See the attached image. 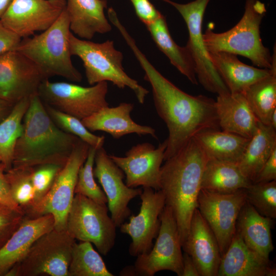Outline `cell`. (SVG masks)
I'll return each mask as SVG.
<instances>
[{
  "label": "cell",
  "mask_w": 276,
  "mask_h": 276,
  "mask_svg": "<svg viewBox=\"0 0 276 276\" xmlns=\"http://www.w3.org/2000/svg\"><path fill=\"white\" fill-rule=\"evenodd\" d=\"M6 171L5 165L0 162V203L14 209L23 211L13 200L11 196L5 174Z\"/></svg>",
  "instance_id": "41"
},
{
  "label": "cell",
  "mask_w": 276,
  "mask_h": 276,
  "mask_svg": "<svg viewBox=\"0 0 276 276\" xmlns=\"http://www.w3.org/2000/svg\"><path fill=\"white\" fill-rule=\"evenodd\" d=\"M63 166L57 164H48L33 167L31 178L35 191L34 207L49 192L58 173Z\"/></svg>",
  "instance_id": "38"
},
{
  "label": "cell",
  "mask_w": 276,
  "mask_h": 276,
  "mask_svg": "<svg viewBox=\"0 0 276 276\" xmlns=\"http://www.w3.org/2000/svg\"><path fill=\"white\" fill-rule=\"evenodd\" d=\"M246 193L247 201L261 215L276 218V180L251 183Z\"/></svg>",
  "instance_id": "37"
},
{
  "label": "cell",
  "mask_w": 276,
  "mask_h": 276,
  "mask_svg": "<svg viewBox=\"0 0 276 276\" xmlns=\"http://www.w3.org/2000/svg\"><path fill=\"white\" fill-rule=\"evenodd\" d=\"M22 125L14 149V167L48 164L63 166L80 140L54 123L37 94L30 98Z\"/></svg>",
  "instance_id": "3"
},
{
  "label": "cell",
  "mask_w": 276,
  "mask_h": 276,
  "mask_svg": "<svg viewBox=\"0 0 276 276\" xmlns=\"http://www.w3.org/2000/svg\"><path fill=\"white\" fill-rule=\"evenodd\" d=\"M209 159L237 163L250 138L220 129L202 131L193 137Z\"/></svg>",
  "instance_id": "30"
},
{
  "label": "cell",
  "mask_w": 276,
  "mask_h": 276,
  "mask_svg": "<svg viewBox=\"0 0 276 276\" xmlns=\"http://www.w3.org/2000/svg\"><path fill=\"white\" fill-rule=\"evenodd\" d=\"M64 8L50 0H14L0 21L21 38H26L49 28Z\"/></svg>",
  "instance_id": "18"
},
{
  "label": "cell",
  "mask_w": 276,
  "mask_h": 276,
  "mask_svg": "<svg viewBox=\"0 0 276 276\" xmlns=\"http://www.w3.org/2000/svg\"><path fill=\"white\" fill-rule=\"evenodd\" d=\"M266 12L265 4L260 1L245 0L243 16L232 29L222 33H215L210 27L205 30L203 38L206 50L241 55L259 68L270 69L272 55L263 45L260 31Z\"/></svg>",
  "instance_id": "5"
},
{
  "label": "cell",
  "mask_w": 276,
  "mask_h": 276,
  "mask_svg": "<svg viewBox=\"0 0 276 276\" xmlns=\"http://www.w3.org/2000/svg\"><path fill=\"white\" fill-rule=\"evenodd\" d=\"M55 220L50 214L30 218L26 216L18 228L0 249V276L18 263L33 243L42 235L54 228Z\"/></svg>",
  "instance_id": "20"
},
{
  "label": "cell",
  "mask_w": 276,
  "mask_h": 276,
  "mask_svg": "<svg viewBox=\"0 0 276 276\" xmlns=\"http://www.w3.org/2000/svg\"><path fill=\"white\" fill-rule=\"evenodd\" d=\"M33 167H14L6 171L11 196L26 216L35 205V191L32 182Z\"/></svg>",
  "instance_id": "34"
},
{
  "label": "cell",
  "mask_w": 276,
  "mask_h": 276,
  "mask_svg": "<svg viewBox=\"0 0 276 276\" xmlns=\"http://www.w3.org/2000/svg\"><path fill=\"white\" fill-rule=\"evenodd\" d=\"M215 70L231 94H243L252 84L268 76L271 70L255 67L226 52H208Z\"/></svg>",
  "instance_id": "25"
},
{
  "label": "cell",
  "mask_w": 276,
  "mask_h": 276,
  "mask_svg": "<svg viewBox=\"0 0 276 276\" xmlns=\"http://www.w3.org/2000/svg\"><path fill=\"white\" fill-rule=\"evenodd\" d=\"M21 38L6 28L0 21V54L15 50Z\"/></svg>",
  "instance_id": "43"
},
{
  "label": "cell",
  "mask_w": 276,
  "mask_h": 276,
  "mask_svg": "<svg viewBox=\"0 0 276 276\" xmlns=\"http://www.w3.org/2000/svg\"><path fill=\"white\" fill-rule=\"evenodd\" d=\"M107 91L106 81L84 87L47 79L39 86L37 95L44 104L82 120L108 106Z\"/></svg>",
  "instance_id": "9"
},
{
  "label": "cell",
  "mask_w": 276,
  "mask_h": 276,
  "mask_svg": "<svg viewBox=\"0 0 276 276\" xmlns=\"http://www.w3.org/2000/svg\"><path fill=\"white\" fill-rule=\"evenodd\" d=\"M142 200L137 215L130 216L128 222L120 226L121 233L128 235L132 239L129 254L133 257L148 253L153 247L160 225V215L165 206V198L161 190L143 188L140 195Z\"/></svg>",
  "instance_id": "15"
},
{
  "label": "cell",
  "mask_w": 276,
  "mask_h": 276,
  "mask_svg": "<svg viewBox=\"0 0 276 276\" xmlns=\"http://www.w3.org/2000/svg\"><path fill=\"white\" fill-rule=\"evenodd\" d=\"M269 126L276 130V109L271 114Z\"/></svg>",
  "instance_id": "48"
},
{
  "label": "cell",
  "mask_w": 276,
  "mask_h": 276,
  "mask_svg": "<svg viewBox=\"0 0 276 276\" xmlns=\"http://www.w3.org/2000/svg\"><path fill=\"white\" fill-rule=\"evenodd\" d=\"M121 275H136L133 266L125 267L120 272Z\"/></svg>",
  "instance_id": "47"
},
{
  "label": "cell",
  "mask_w": 276,
  "mask_h": 276,
  "mask_svg": "<svg viewBox=\"0 0 276 276\" xmlns=\"http://www.w3.org/2000/svg\"><path fill=\"white\" fill-rule=\"evenodd\" d=\"M75 242L65 229L54 228L39 237L5 276H68Z\"/></svg>",
  "instance_id": "7"
},
{
  "label": "cell",
  "mask_w": 276,
  "mask_h": 276,
  "mask_svg": "<svg viewBox=\"0 0 276 276\" xmlns=\"http://www.w3.org/2000/svg\"><path fill=\"white\" fill-rule=\"evenodd\" d=\"M89 147L80 139L49 192L27 217L33 218L50 214L54 218V228L65 229L67 216L75 194L78 172L86 159Z\"/></svg>",
  "instance_id": "10"
},
{
  "label": "cell",
  "mask_w": 276,
  "mask_h": 276,
  "mask_svg": "<svg viewBox=\"0 0 276 276\" xmlns=\"http://www.w3.org/2000/svg\"><path fill=\"white\" fill-rule=\"evenodd\" d=\"M92 243H74L68 269V276H113Z\"/></svg>",
  "instance_id": "33"
},
{
  "label": "cell",
  "mask_w": 276,
  "mask_h": 276,
  "mask_svg": "<svg viewBox=\"0 0 276 276\" xmlns=\"http://www.w3.org/2000/svg\"><path fill=\"white\" fill-rule=\"evenodd\" d=\"M94 168V177L101 184L107 198L108 208L117 227L130 216V201L140 196L143 189L128 187L123 181V171L113 162L105 150L96 151Z\"/></svg>",
  "instance_id": "17"
},
{
  "label": "cell",
  "mask_w": 276,
  "mask_h": 276,
  "mask_svg": "<svg viewBox=\"0 0 276 276\" xmlns=\"http://www.w3.org/2000/svg\"><path fill=\"white\" fill-rule=\"evenodd\" d=\"M130 1L137 17L145 26L153 22L162 14L149 0Z\"/></svg>",
  "instance_id": "40"
},
{
  "label": "cell",
  "mask_w": 276,
  "mask_h": 276,
  "mask_svg": "<svg viewBox=\"0 0 276 276\" xmlns=\"http://www.w3.org/2000/svg\"><path fill=\"white\" fill-rule=\"evenodd\" d=\"M246 201V189L231 194L200 190L197 208L216 237L221 257L236 233L237 218Z\"/></svg>",
  "instance_id": "13"
},
{
  "label": "cell",
  "mask_w": 276,
  "mask_h": 276,
  "mask_svg": "<svg viewBox=\"0 0 276 276\" xmlns=\"http://www.w3.org/2000/svg\"><path fill=\"white\" fill-rule=\"evenodd\" d=\"M45 109L54 123L63 131L74 135L87 143L90 147L98 150L105 142L104 136L93 134L80 120L63 112L49 105L44 104Z\"/></svg>",
  "instance_id": "35"
},
{
  "label": "cell",
  "mask_w": 276,
  "mask_h": 276,
  "mask_svg": "<svg viewBox=\"0 0 276 276\" xmlns=\"http://www.w3.org/2000/svg\"><path fill=\"white\" fill-rule=\"evenodd\" d=\"M194 261L200 276H217L221 258L216 237L197 208L182 246Z\"/></svg>",
  "instance_id": "19"
},
{
  "label": "cell",
  "mask_w": 276,
  "mask_h": 276,
  "mask_svg": "<svg viewBox=\"0 0 276 276\" xmlns=\"http://www.w3.org/2000/svg\"><path fill=\"white\" fill-rule=\"evenodd\" d=\"M47 78L38 67L18 51L0 54V99L15 104L37 94L41 82Z\"/></svg>",
  "instance_id": "14"
},
{
  "label": "cell",
  "mask_w": 276,
  "mask_h": 276,
  "mask_svg": "<svg viewBox=\"0 0 276 276\" xmlns=\"http://www.w3.org/2000/svg\"><path fill=\"white\" fill-rule=\"evenodd\" d=\"M107 6L106 0H66L71 31L86 40L109 32L111 26L104 13Z\"/></svg>",
  "instance_id": "23"
},
{
  "label": "cell",
  "mask_w": 276,
  "mask_h": 276,
  "mask_svg": "<svg viewBox=\"0 0 276 276\" xmlns=\"http://www.w3.org/2000/svg\"><path fill=\"white\" fill-rule=\"evenodd\" d=\"M270 74L250 85L243 93L258 120L269 126L276 109V48L273 47Z\"/></svg>",
  "instance_id": "31"
},
{
  "label": "cell",
  "mask_w": 276,
  "mask_h": 276,
  "mask_svg": "<svg viewBox=\"0 0 276 276\" xmlns=\"http://www.w3.org/2000/svg\"><path fill=\"white\" fill-rule=\"evenodd\" d=\"M181 276H200L196 265L187 252L182 254V272Z\"/></svg>",
  "instance_id": "44"
},
{
  "label": "cell",
  "mask_w": 276,
  "mask_h": 276,
  "mask_svg": "<svg viewBox=\"0 0 276 276\" xmlns=\"http://www.w3.org/2000/svg\"><path fill=\"white\" fill-rule=\"evenodd\" d=\"M272 219L261 215L247 201L236 223V232L246 245L264 260L269 261L273 250L271 227Z\"/></svg>",
  "instance_id": "26"
},
{
  "label": "cell",
  "mask_w": 276,
  "mask_h": 276,
  "mask_svg": "<svg viewBox=\"0 0 276 276\" xmlns=\"http://www.w3.org/2000/svg\"><path fill=\"white\" fill-rule=\"evenodd\" d=\"M209 158L193 137L160 169V189L165 205L175 218L181 247L198 206L203 171Z\"/></svg>",
  "instance_id": "2"
},
{
  "label": "cell",
  "mask_w": 276,
  "mask_h": 276,
  "mask_svg": "<svg viewBox=\"0 0 276 276\" xmlns=\"http://www.w3.org/2000/svg\"><path fill=\"white\" fill-rule=\"evenodd\" d=\"M71 33L69 17L64 8L49 28L40 34L21 38L15 50L33 62L46 78L58 76L80 82L82 74L71 59Z\"/></svg>",
  "instance_id": "4"
},
{
  "label": "cell",
  "mask_w": 276,
  "mask_h": 276,
  "mask_svg": "<svg viewBox=\"0 0 276 276\" xmlns=\"http://www.w3.org/2000/svg\"><path fill=\"white\" fill-rule=\"evenodd\" d=\"M14 0H0V18L5 13Z\"/></svg>",
  "instance_id": "46"
},
{
  "label": "cell",
  "mask_w": 276,
  "mask_h": 276,
  "mask_svg": "<svg viewBox=\"0 0 276 276\" xmlns=\"http://www.w3.org/2000/svg\"><path fill=\"white\" fill-rule=\"evenodd\" d=\"M120 33L143 69L144 79L152 87L157 113L167 127L169 135L164 160L175 155L198 133L220 129L215 100L181 90L153 66L126 28L121 29Z\"/></svg>",
  "instance_id": "1"
},
{
  "label": "cell",
  "mask_w": 276,
  "mask_h": 276,
  "mask_svg": "<svg viewBox=\"0 0 276 276\" xmlns=\"http://www.w3.org/2000/svg\"><path fill=\"white\" fill-rule=\"evenodd\" d=\"M275 148L276 130L259 122L236 164L252 183Z\"/></svg>",
  "instance_id": "29"
},
{
  "label": "cell",
  "mask_w": 276,
  "mask_h": 276,
  "mask_svg": "<svg viewBox=\"0 0 276 276\" xmlns=\"http://www.w3.org/2000/svg\"><path fill=\"white\" fill-rule=\"evenodd\" d=\"M252 182L236 163L208 159L204 167L201 189L219 194H231L247 188Z\"/></svg>",
  "instance_id": "28"
},
{
  "label": "cell",
  "mask_w": 276,
  "mask_h": 276,
  "mask_svg": "<svg viewBox=\"0 0 276 276\" xmlns=\"http://www.w3.org/2000/svg\"><path fill=\"white\" fill-rule=\"evenodd\" d=\"M14 104L0 99V122L11 112Z\"/></svg>",
  "instance_id": "45"
},
{
  "label": "cell",
  "mask_w": 276,
  "mask_h": 276,
  "mask_svg": "<svg viewBox=\"0 0 276 276\" xmlns=\"http://www.w3.org/2000/svg\"><path fill=\"white\" fill-rule=\"evenodd\" d=\"M25 213L0 203V249L26 217Z\"/></svg>",
  "instance_id": "39"
},
{
  "label": "cell",
  "mask_w": 276,
  "mask_h": 276,
  "mask_svg": "<svg viewBox=\"0 0 276 276\" xmlns=\"http://www.w3.org/2000/svg\"><path fill=\"white\" fill-rule=\"evenodd\" d=\"M174 7L185 20L189 32L186 44L195 63L197 79L207 91L218 95L229 93L212 63L204 45L202 30L203 16L210 0H195L179 4L171 0H161Z\"/></svg>",
  "instance_id": "11"
},
{
  "label": "cell",
  "mask_w": 276,
  "mask_h": 276,
  "mask_svg": "<svg viewBox=\"0 0 276 276\" xmlns=\"http://www.w3.org/2000/svg\"><path fill=\"white\" fill-rule=\"evenodd\" d=\"M96 151L89 146L86 159L78 172L75 194L85 196L100 204H106V196L94 178L93 170Z\"/></svg>",
  "instance_id": "36"
},
{
  "label": "cell",
  "mask_w": 276,
  "mask_h": 276,
  "mask_svg": "<svg viewBox=\"0 0 276 276\" xmlns=\"http://www.w3.org/2000/svg\"><path fill=\"white\" fill-rule=\"evenodd\" d=\"M178 227L171 209L165 205L154 245L147 254L138 255L134 264L136 275L153 276L162 270L182 275V253Z\"/></svg>",
  "instance_id": "12"
},
{
  "label": "cell",
  "mask_w": 276,
  "mask_h": 276,
  "mask_svg": "<svg viewBox=\"0 0 276 276\" xmlns=\"http://www.w3.org/2000/svg\"><path fill=\"white\" fill-rule=\"evenodd\" d=\"M167 147L165 140L157 148L149 143L132 147L125 156L109 155L126 176V185L130 188L160 189V169Z\"/></svg>",
  "instance_id": "16"
},
{
  "label": "cell",
  "mask_w": 276,
  "mask_h": 276,
  "mask_svg": "<svg viewBox=\"0 0 276 276\" xmlns=\"http://www.w3.org/2000/svg\"><path fill=\"white\" fill-rule=\"evenodd\" d=\"M30 101V98H26L16 103L9 114L0 122V162L6 171L12 167L15 145L22 132L23 119Z\"/></svg>",
  "instance_id": "32"
},
{
  "label": "cell",
  "mask_w": 276,
  "mask_h": 276,
  "mask_svg": "<svg viewBox=\"0 0 276 276\" xmlns=\"http://www.w3.org/2000/svg\"><path fill=\"white\" fill-rule=\"evenodd\" d=\"M276 180V148H275L252 183Z\"/></svg>",
  "instance_id": "42"
},
{
  "label": "cell",
  "mask_w": 276,
  "mask_h": 276,
  "mask_svg": "<svg viewBox=\"0 0 276 276\" xmlns=\"http://www.w3.org/2000/svg\"><path fill=\"white\" fill-rule=\"evenodd\" d=\"M50 1L58 3L64 7H65L66 6V0H50Z\"/></svg>",
  "instance_id": "49"
},
{
  "label": "cell",
  "mask_w": 276,
  "mask_h": 276,
  "mask_svg": "<svg viewBox=\"0 0 276 276\" xmlns=\"http://www.w3.org/2000/svg\"><path fill=\"white\" fill-rule=\"evenodd\" d=\"M70 44L72 56H78L82 60L90 85L110 81L121 89L128 87L134 92L140 103H144L149 91L125 73L123 54L116 49L112 40L94 42L80 39L71 32Z\"/></svg>",
  "instance_id": "6"
},
{
  "label": "cell",
  "mask_w": 276,
  "mask_h": 276,
  "mask_svg": "<svg viewBox=\"0 0 276 276\" xmlns=\"http://www.w3.org/2000/svg\"><path fill=\"white\" fill-rule=\"evenodd\" d=\"M133 107L132 103H121L114 107H104L81 121L90 131H104L114 139L136 133L140 135H150L157 139L154 128L141 125L132 120L130 113Z\"/></svg>",
  "instance_id": "21"
},
{
  "label": "cell",
  "mask_w": 276,
  "mask_h": 276,
  "mask_svg": "<svg viewBox=\"0 0 276 276\" xmlns=\"http://www.w3.org/2000/svg\"><path fill=\"white\" fill-rule=\"evenodd\" d=\"M275 268L250 249L236 232L222 256L217 276H275Z\"/></svg>",
  "instance_id": "22"
},
{
  "label": "cell",
  "mask_w": 276,
  "mask_h": 276,
  "mask_svg": "<svg viewBox=\"0 0 276 276\" xmlns=\"http://www.w3.org/2000/svg\"><path fill=\"white\" fill-rule=\"evenodd\" d=\"M215 107L220 129L250 138L255 133L258 120L243 94L218 95Z\"/></svg>",
  "instance_id": "24"
},
{
  "label": "cell",
  "mask_w": 276,
  "mask_h": 276,
  "mask_svg": "<svg viewBox=\"0 0 276 276\" xmlns=\"http://www.w3.org/2000/svg\"><path fill=\"white\" fill-rule=\"evenodd\" d=\"M146 27L158 49L168 58L171 63L192 84L197 85L193 58L186 46L180 47L174 41L165 16L161 14Z\"/></svg>",
  "instance_id": "27"
},
{
  "label": "cell",
  "mask_w": 276,
  "mask_h": 276,
  "mask_svg": "<svg viewBox=\"0 0 276 276\" xmlns=\"http://www.w3.org/2000/svg\"><path fill=\"white\" fill-rule=\"evenodd\" d=\"M108 211L106 204L76 194L67 216L65 230L76 240L93 243L99 253L106 256L114 245L117 227Z\"/></svg>",
  "instance_id": "8"
}]
</instances>
